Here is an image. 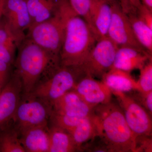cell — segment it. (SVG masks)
<instances>
[{"instance_id":"obj_1","label":"cell","mask_w":152,"mask_h":152,"mask_svg":"<svg viewBox=\"0 0 152 152\" xmlns=\"http://www.w3.org/2000/svg\"><path fill=\"white\" fill-rule=\"evenodd\" d=\"M15 73L23 85V96L29 95L41 80L61 66L59 59L26 37L18 48Z\"/></svg>"},{"instance_id":"obj_2","label":"cell","mask_w":152,"mask_h":152,"mask_svg":"<svg viewBox=\"0 0 152 152\" xmlns=\"http://www.w3.org/2000/svg\"><path fill=\"white\" fill-rule=\"evenodd\" d=\"M93 116L98 136L109 152H135L136 137L126 121L122 109L112 100L94 108Z\"/></svg>"},{"instance_id":"obj_3","label":"cell","mask_w":152,"mask_h":152,"mask_svg":"<svg viewBox=\"0 0 152 152\" xmlns=\"http://www.w3.org/2000/svg\"><path fill=\"white\" fill-rule=\"evenodd\" d=\"M97 41L88 24L74 12L67 23L60 53L61 66L79 69Z\"/></svg>"},{"instance_id":"obj_4","label":"cell","mask_w":152,"mask_h":152,"mask_svg":"<svg viewBox=\"0 0 152 152\" xmlns=\"http://www.w3.org/2000/svg\"><path fill=\"white\" fill-rule=\"evenodd\" d=\"M74 12L69 0H62L54 15L30 28L26 37L60 60L67 23Z\"/></svg>"},{"instance_id":"obj_5","label":"cell","mask_w":152,"mask_h":152,"mask_svg":"<svg viewBox=\"0 0 152 152\" xmlns=\"http://www.w3.org/2000/svg\"><path fill=\"white\" fill-rule=\"evenodd\" d=\"M84 76L80 70L61 66L39 82L31 94L51 107L55 101L73 90L78 81Z\"/></svg>"},{"instance_id":"obj_6","label":"cell","mask_w":152,"mask_h":152,"mask_svg":"<svg viewBox=\"0 0 152 152\" xmlns=\"http://www.w3.org/2000/svg\"><path fill=\"white\" fill-rule=\"evenodd\" d=\"M23 96L14 120L18 132L28 128L48 125L52 107L50 105L31 94Z\"/></svg>"},{"instance_id":"obj_7","label":"cell","mask_w":152,"mask_h":152,"mask_svg":"<svg viewBox=\"0 0 152 152\" xmlns=\"http://www.w3.org/2000/svg\"><path fill=\"white\" fill-rule=\"evenodd\" d=\"M118 48L107 37L100 39L79 69L85 75L101 79L113 68Z\"/></svg>"},{"instance_id":"obj_8","label":"cell","mask_w":152,"mask_h":152,"mask_svg":"<svg viewBox=\"0 0 152 152\" xmlns=\"http://www.w3.org/2000/svg\"><path fill=\"white\" fill-rule=\"evenodd\" d=\"M122 110L126 121L135 137L152 136V116L129 94L112 91Z\"/></svg>"},{"instance_id":"obj_9","label":"cell","mask_w":152,"mask_h":152,"mask_svg":"<svg viewBox=\"0 0 152 152\" xmlns=\"http://www.w3.org/2000/svg\"><path fill=\"white\" fill-rule=\"evenodd\" d=\"M3 18L13 37L17 48L26 37L31 21L26 0H6Z\"/></svg>"},{"instance_id":"obj_10","label":"cell","mask_w":152,"mask_h":152,"mask_svg":"<svg viewBox=\"0 0 152 152\" xmlns=\"http://www.w3.org/2000/svg\"><path fill=\"white\" fill-rule=\"evenodd\" d=\"M112 10L108 37L118 47H131L149 54L136 39L127 16L123 12L118 1L112 3Z\"/></svg>"},{"instance_id":"obj_11","label":"cell","mask_w":152,"mask_h":152,"mask_svg":"<svg viewBox=\"0 0 152 152\" xmlns=\"http://www.w3.org/2000/svg\"><path fill=\"white\" fill-rule=\"evenodd\" d=\"M22 94L21 81L14 73L0 93V132L10 127V123L14 120Z\"/></svg>"},{"instance_id":"obj_12","label":"cell","mask_w":152,"mask_h":152,"mask_svg":"<svg viewBox=\"0 0 152 152\" xmlns=\"http://www.w3.org/2000/svg\"><path fill=\"white\" fill-rule=\"evenodd\" d=\"M87 103L95 107L112 100L111 90L102 80L85 75L77 83L73 89Z\"/></svg>"},{"instance_id":"obj_13","label":"cell","mask_w":152,"mask_h":152,"mask_svg":"<svg viewBox=\"0 0 152 152\" xmlns=\"http://www.w3.org/2000/svg\"><path fill=\"white\" fill-rule=\"evenodd\" d=\"M52 113L70 116L87 117L91 115L95 107L87 103L74 91L71 90L51 104Z\"/></svg>"},{"instance_id":"obj_14","label":"cell","mask_w":152,"mask_h":152,"mask_svg":"<svg viewBox=\"0 0 152 152\" xmlns=\"http://www.w3.org/2000/svg\"><path fill=\"white\" fill-rule=\"evenodd\" d=\"M112 3L105 0H91V28L98 40L107 37L112 19Z\"/></svg>"},{"instance_id":"obj_15","label":"cell","mask_w":152,"mask_h":152,"mask_svg":"<svg viewBox=\"0 0 152 152\" xmlns=\"http://www.w3.org/2000/svg\"><path fill=\"white\" fill-rule=\"evenodd\" d=\"M150 60H152V56L148 53L131 47H118L113 68L130 73L140 70Z\"/></svg>"},{"instance_id":"obj_16","label":"cell","mask_w":152,"mask_h":152,"mask_svg":"<svg viewBox=\"0 0 152 152\" xmlns=\"http://www.w3.org/2000/svg\"><path fill=\"white\" fill-rule=\"evenodd\" d=\"M18 133L26 152H49V129L48 125L28 128Z\"/></svg>"},{"instance_id":"obj_17","label":"cell","mask_w":152,"mask_h":152,"mask_svg":"<svg viewBox=\"0 0 152 152\" xmlns=\"http://www.w3.org/2000/svg\"><path fill=\"white\" fill-rule=\"evenodd\" d=\"M112 91L129 93L139 91L137 81L130 73L113 68L106 73L101 79Z\"/></svg>"},{"instance_id":"obj_18","label":"cell","mask_w":152,"mask_h":152,"mask_svg":"<svg viewBox=\"0 0 152 152\" xmlns=\"http://www.w3.org/2000/svg\"><path fill=\"white\" fill-rule=\"evenodd\" d=\"M26 1L31 18L30 28L53 16L58 10L62 0Z\"/></svg>"},{"instance_id":"obj_19","label":"cell","mask_w":152,"mask_h":152,"mask_svg":"<svg viewBox=\"0 0 152 152\" xmlns=\"http://www.w3.org/2000/svg\"><path fill=\"white\" fill-rule=\"evenodd\" d=\"M80 151L67 131L53 125L49 129V152Z\"/></svg>"},{"instance_id":"obj_20","label":"cell","mask_w":152,"mask_h":152,"mask_svg":"<svg viewBox=\"0 0 152 152\" xmlns=\"http://www.w3.org/2000/svg\"><path fill=\"white\" fill-rule=\"evenodd\" d=\"M68 132L72 137L80 151H81V147L83 145L98 136L97 128L93 114Z\"/></svg>"},{"instance_id":"obj_21","label":"cell","mask_w":152,"mask_h":152,"mask_svg":"<svg viewBox=\"0 0 152 152\" xmlns=\"http://www.w3.org/2000/svg\"><path fill=\"white\" fill-rule=\"evenodd\" d=\"M139 43L152 55V28L141 20L136 14L127 15Z\"/></svg>"},{"instance_id":"obj_22","label":"cell","mask_w":152,"mask_h":152,"mask_svg":"<svg viewBox=\"0 0 152 152\" xmlns=\"http://www.w3.org/2000/svg\"><path fill=\"white\" fill-rule=\"evenodd\" d=\"M0 152H26L15 128L9 127L0 132Z\"/></svg>"},{"instance_id":"obj_23","label":"cell","mask_w":152,"mask_h":152,"mask_svg":"<svg viewBox=\"0 0 152 152\" xmlns=\"http://www.w3.org/2000/svg\"><path fill=\"white\" fill-rule=\"evenodd\" d=\"M87 117L70 116L52 113L50 119L53 125L69 132L80 124Z\"/></svg>"},{"instance_id":"obj_24","label":"cell","mask_w":152,"mask_h":152,"mask_svg":"<svg viewBox=\"0 0 152 152\" xmlns=\"http://www.w3.org/2000/svg\"><path fill=\"white\" fill-rule=\"evenodd\" d=\"M140 73L137 81L139 91L148 92L152 91V60H150L140 70Z\"/></svg>"},{"instance_id":"obj_25","label":"cell","mask_w":152,"mask_h":152,"mask_svg":"<svg viewBox=\"0 0 152 152\" xmlns=\"http://www.w3.org/2000/svg\"><path fill=\"white\" fill-rule=\"evenodd\" d=\"M69 1L74 12L84 19L91 27L90 13L91 0H69Z\"/></svg>"},{"instance_id":"obj_26","label":"cell","mask_w":152,"mask_h":152,"mask_svg":"<svg viewBox=\"0 0 152 152\" xmlns=\"http://www.w3.org/2000/svg\"><path fill=\"white\" fill-rule=\"evenodd\" d=\"M134 98L152 116V91L148 92H142L136 91L129 92Z\"/></svg>"},{"instance_id":"obj_27","label":"cell","mask_w":152,"mask_h":152,"mask_svg":"<svg viewBox=\"0 0 152 152\" xmlns=\"http://www.w3.org/2000/svg\"><path fill=\"white\" fill-rule=\"evenodd\" d=\"M0 44L15 50L18 49L13 37L7 26L3 17L0 22Z\"/></svg>"},{"instance_id":"obj_28","label":"cell","mask_w":152,"mask_h":152,"mask_svg":"<svg viewBox=\"0 0 152 152\" xmlns=\"http://www.w3.org/2000/svg\"><path fill=\"white\" fill-rule=\"evenodd\" d=\"M81 152H109L104 143L99 136H96L81 147Z\"/></svg>"},{"instance_id":"obj_29","label":"cell","mask_w":152,"mask_h":152,"mask_svg":"<svg viewBox=\"0 0 152 152\" xmlns=\"http://www.w3.org/2000/svg\"><path fill=\"white\" fill-rule=\"evenodd\" d=\"M135 151V152H152V136H137Z\"/></svg>"},{"instance_id":"obj_30","label":"cell","mask_w":152,"mask_h":152,"mask_svg":"<svg viewBox=\"0 0 152 152\" xmlns=\"http://www.w3.org/2000/svg\"><path fill=\"white\" fill-rule=\"evenodd\" d=\"M16 50L0 44V61L11 66L14 65Z\"/></svg>"},{"instance_id":"obj_31","label":"cell","mask_w":152,"mask_h":152,"mask_svg":"<svg viewBox=\"0 0 152 152\" xmlns=\"http://www.w3.org/2000/svg\"><path fill=\"white\" fill-rule=\"evenodd\" d=\"M121 9L126 15L136 14L137 10L141 4V0H118Z\"/></svg>"},{"instance_id":"obj_32","label":"cell","mask_w":152,"mask_h":152,"mask_svg":"<svg viewBox=\"0 0 152 152\" xmlns=\"http://www.w3.org/2000/svg\"><path fill=\"white\" fill-rule=\"evenodd\" d=\"M136 15L141 20L152 28V11L141 4L136 12Z\"/></svg>"},{"instance_id":"obj_33","label":"cell","mask_w":152,"mask_h":152,"mask_svg":"<svg viewBox=\"0 0 152 152\" xmlns=\"http://www.w3.org/2000/svg\"><path fill=\"white\" fill-rule=\"evenodd\" d=\"M11 66L0 61V88L4 86L10 78Z\"/></svg>"},{"instance_id":"obj_34","label":"cell","mask_w":152,"mask_h":152,"mask_svg":"<svg viewBox=\"0 0 152 152\" xmlns=\"http://www.w3.org/2000/svg\"><path fill=\"white\" fill-rule=\"evenodd\" d=\"M6 0H0V22L3 17L4 13V7Z\"/></svg>"},{"instance_id":"obj_35","label":"cell","mask_w":152,"mask_h":152,"mask_svg":"<svg viewBox=\"0 0 152 152\" xmlns=\"http://www.w3.org/2000/svg\"><path fill=\"white\" fill-rule=\"evenodd\" d=\"M142 4L152 11V0H141Z\"/></svg>"},{"instance_id":"obj_36","label":"cell","mask_w":152,"mask_h":152,"mask_svg":"<svg viewBox=\"0 0 152 152\" xmlns=\"http://www.w3.org/2000/svg\"><path fill=\"white\" fill-rule=\"evenodd\" d=\"M105 1H108L110 2H113L118 1V0H105Z\"/></svg>"},{"instance_id":"obj_37","label":"cell","mask_w":152,"mask_h":152,"mask_svg":"<svg viewBox=\"0 0 152 152\" xmlns=\"http://www.w3.org/2000/svg\"><path fill=\"white\" fill-rule=\"evenodd\" d=\"M1 89L0 88V93H1Z\"/></svg>"}]
</instances>
